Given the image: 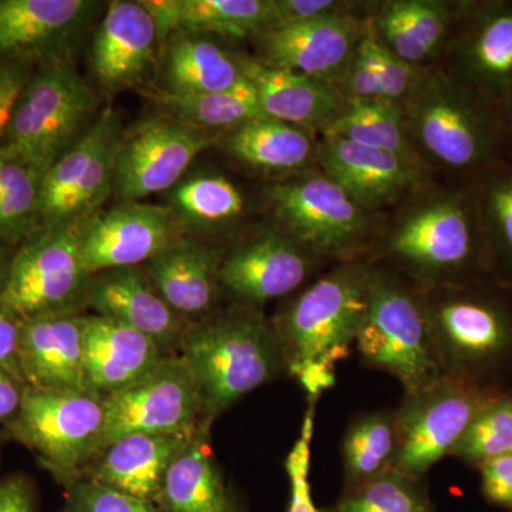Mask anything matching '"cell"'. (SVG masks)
<instances>
[{
  "label": "cell",
  "instance_id": "11a10c76",
  "mask_svg": "<svg viewBox=\"0 0 512 512\" xmlns=\"http://www.w3.org/2000/svg\"><path fill=\"white\" fill-rule=\"evenodd\" d=\"M427 512H431V511L429 510V511H427Z\"/></svg>",
  "mask_w": 512,
  "mask_h": 512
},
{
  "label": "cell",
  "instance_id": "681fc988",
  "mask_svg": "<svg viewBox=\"0 0 512 512\" xmlns=\"http://www.w3.org/2000/svg\"><path fill=\"white\" fill-rule=\"evenodd\" d=\"M35 485L23 474L0 481V512H36Z\"/></svg>",
  "mask_w": 512,
  "mask_h": 512
},
{
  "label": "cell",
  "instance_id": "836d02e7",
  "mask_svg": "<svg viewBox=\"0 0 512 512\" xmlns=\"http://www.w3.org/2000/svg\"><path fill=\"white\" fill-rule=\"evenodd\" d=\"M168 210L183 228L218 231L244 215L245 197L225 175H194L175 185Z\"/></svg>",
  "mask_w": 512,
  "mask_h": 512
},
{
  "label": "cell",
  "instance_id": "cb8c5ba5",
  "mask_svg": "<svg viewBox=\"0 0 512 512\" xmlns=\"http://www.w3.org/2000/svg\"><path fill=\"white\" fill-rule=\"evenodd\" d=\"M460 9L444 0H387L367 15L377 42L403 62L430 66L443 56Z\"/></svg>",
  "mask_w": 512,
  "mask_h": 512
},
{
  "label": "cell",
  "instance_id": "60d3db41",
  "mask_svg": "<svg viewBox=\"0 0 512 512\" xmlns=\"http://www.w3.org/2000/svg\"><path fill=\"white\" fill-rule=\"evenodd\" d=\"M120 131L101 147L94 157L89 170L86 171L67 211V224L84 221L99 208L101 202L114 190V173H116L117 148H119Z\"/></svg>",
  "mask_w": 512,
  "mask_h": 512
},
{
  "label": "cell",
  "instance_id": "277c9868",
  "mask_svg": "<svg viewBox=\"0 0 512 512\" xmlns=\"http://www.w3.org/2000/svg\"><path fill=\"white\" fill-rule=\"evenodd\" d=\"M180 356L197 382L205 419L211 421L274 379L285 363L275 326L251 311L229 312L191 325Z\"/></svg>",
  "mask_w": 512,
  "mask_h": 512
},
{
  "label": "cell",
  "instance_id": "4dcf8cb0",
  "mask_svg": "<svg viewBox=\"0 0 512 512\" xmlns=\"http://www.w3.org/2000/svg\"><path fill=\"white\" fill-rule=\"evenodd\" d=\"M163 63L164 92L198 96L231 89L244 79L238 56L200 35H175Z\"/></svg>",
  "mask_w": 512,
  "mask_h": 512
},
{
  "label": "cell",
  "instance_id": "bcb514c9",
  "mask_svg": "<svg viewBox=\"0 0 512 512\" xmlns=\"http://www.w3.org/2000/svg\"><path fill=\"white\" fill-rule=\"evenodd\" d=\"M356 5L359 3L340 0H274L272 28L355 13L353 10L359 8Z\"/></svg>",
  "mask_w": 512,
  "mask_h": 512
},
{
  "label": "cell",
  "instance_id": "e0dca14e",
  "mask_svg": "<svg viewBox=\"0 0 512 512\" xmlns=\"http://www.w3.org/2000/svg\"><path fill=\"white\" fill-rule=\"evenodd\" d=\"M315 252L284 228L239 242L220 262V284L245 302H266L296 291L311 274Z\"/></svg>",
  "mask_w": 512,
  "mask_h": 512
},
{
  "label": "cell",
  "instance_id": "9a60e30c",
  "mask_svg": "<svg viewBox=\"0 0 512 512\" xmlns=\"http://www.w3.org/2000/svg\"><path fill=\"white\" fill-rule=\"evenodd\" d=\"M180 222L168 208L147 202H121L87 218L80 229V254L90 275L146 265L181 237Z\"/></svg>",
  "mask_w": 512,
  "mask_h": 512
},
{
  "label": "cell",
  "instance_id": "3957f363",
  "mask_svg": "<svg viewBox=\"0 0 512 512\" xmlns=\"http://www.w3.org/2000/svg\"><path fill=\"white\" fill-rule=\"evenodd\" d=\"M370 269L343 264L288 306L275 326L289 372L311 396L333 383V365L356 342L369 303Z\"/></svg>",
  "mask_w": 512,
  "mask_h": 512
},
{
  "label": "cell",
  "instance_id": "ffe728a7",
  "mask_svg": "<svg viewBox=\"0 0 512 512\" xmlns=\"http://www.w3.org/2000/svg\"><path fill=\"white\" fill-rule=\"evenodd\" d=\"M83 318L56 313L22 319L19 363L28 386L90 392L84 375Z\"/></svg>",
  "mask_w": 512,
  "mask_h": 512
},
{
  "label": "cell",
  "instance_id": "7bdbcfd3",
  "mask_svg": "<svg viewBox=\"0 0 512 512\" xmlns=\"http://www.w3.org/2000/svg\"><path fill=\"white\" fill-rule=\"evenodd\" d=\"M360 50L375 70L377 79L382 84L386 100L400 106L412 92L423 67L412 66L394 56L386 47L377 42L375 36L370 32V28L360 42Z\"/></svg>",
  "mask_w": 512,
  "mask_h": 512
},
{
  "label": "cell",
  "instance_id": "8d00e7d4",
  "mask_svg": "<svg viewBox=\"0 0 512 512\" xmlns=\"http://www.w3.org/2000/svg\"><path fill=\"white\" fill-rule=\"evenodd\" d=\"M476 188L490 269L512 279V164L501 160Z\"/></svg>",
  "mask_w": 512,
  "mask_h": 512
},
{
  "label": "cell",
  "instance_id": "7dc6e473",
  "mask_svg": "<svg viewBox=\"0 0 512 512\" xmlns=\"http://www.w3.org/2000/svg\"><path fill=\"white\" fill-rule=\"evenodd\" d=\"M480 471L485 500L512 510V453L485 461Z\"/></svg>",
  "mask_w": 512,
  "mask_h": 512
},
{
  "label": "cell",
  "instance_id": "7402d4cb",
  "mask_svg": "<svg viewBox=\"0 0 512 512\" xmlns=\"http://www.w3.org/2000/svg\"><path fill=\"white\" fill-rule=\"evenodd\" d=\"M158 42L156 23L141 2H111L94 36V77L109 93L136 86Z\"/></svg>",
  "mask_w": 512,
  "mask_h": 512
},
{
  "label": "cell",
  "instance_id": "74e56055",
  "mask_svg": "<svg viewBox=\"0 0 512 512\" xmlns=\"http://www.w3.org/2000/svg\"><path fill=\"white\" fill-rule=\"evenodd\" d=\"M396 454V421L370 414L355 421L343 443L346 476L356 487L386 473Z\"/></svg>",
  "mask_w": 512,
  "mask_h": 512
},
{
  "label": "cell",
  "instance_id": "83f0119b",
  "mask_svg": "<svg viewBox=\"0 0 512 512\" xmlns=\"http://www.w3.org/2000/svg\"><path fill=\"white\" fill-rule=\"evenodd\" d=\"M222 146L237 160L259 173L298 175L318 160L311 131L264 117L222 134Z\"/></svg>",
  "mask_w": 512,
  "mask_h": 512
},
{
  "label": "cell",
  "instance_id": "603a6c76",
  "mask_svg": "<svg viewBox=\"0 0 512 512\" xmlns=\"http://www.w3.org/2000/svg\"><path fill=\"white\" fill-rule=\"evenodd\" d=\"M195 433L128 434L97 454L82 478L156 504L168 468Z\"/></svg>",
  "mask_w": 512,
  "mask_h": 512
},
{
  "label": "cell",
  "instance_id": "8fae6325",
  "mask_svg": "<svg viewBox=\"0 0 512 512\" xmlns=\"http://www.w3.org/2000/svg\"><path fill=\"white\" fill-rule=\"evenodd\" d=\"M423 308L441 365L451 375L476 380L512 348V315L498 299L453 285Z\"/></svg>",
  "mask_w": 512,
  "mask_h": 512
},
{
  "label": "cell",
  "instance_id": "f6af8a7d",
  "mask_svg": "<svg viewBox=\"0 0 512 512\" xmlns=\"http://www.w3.org/2000/svg\"><path fill=\"white\" fill-rule=\"evenodd\" d=\"M333 86L339 90L348 103H365V101L386 100L382 84L377 79L375 70L369 60L357 46L355 55L346 64Z\"/></svg>",
  "mask_w": 512,
  "mask_h": 512
},
{
  "label": "cell",
  "instance_id": "1f68e13d",
  "mask_svg": "<svg viewBox=\"0 0 512 512\" xmlns=\"http://www.w3.org/2000/svg\"><path fill=\"white\" fill-rule=\"evenodd\" d=\"M119 119L109 109L43 173L40 185L39 228L67 224L74 191L101 147L119 133Z\"/></svg>",
  "mask_w": 512,
  "mask_h": 512
},
{
  "label": "cell",
  "instance_id": "f1b7e54d",
  "mask_svg": "<svg viewBox=\"0 0 512 512\" xmlns=\"http://www.w3.org/2000/svg\"><path fill=\"white\" fill-rule=\"evenodd\" d=\"M92 6L86 0H0V59L46 52L73 32Z\"/></svg>",
  "mask_w": 512,
  "mask_h": 512
},
{
  "label": "cell",
  "instance_id": "8992f818",
  "mask_svg": "<svg viewBox=\"0 0 512 512\" xmlns=\"http://www.w3.org/2000/svg\"><path fill=\"white\" fill-rule=\"evenodd\" d=\"M94 97L72 64H47L20 92L0 151L45 173L82 133Z\"/></svg>",
  "mask_w": 512,
  "mask_h": 512
},
{
  "label": "cell",
  "instance_id": "d6986e66",
  "mask_svg": "<svg viewBox=\"0 0 512 512\" xmlns=\"http://www.w3.org/2000/svg\"><path fill=\"white\" fill-rule=\"evenodd\" d=\"M84 305L153 340L165 356L180 352L190 323L158 295L140 266L99 272L90 279Z\"/></svg>",
  "mask_w": 512,
  "mask_h": 512
},
{
  "label": "cell",
  "instance_id": "f546056e",
  "mask_svg": "<svg viewBox=\"0 0 512 512\" xmlns=\"http://www.w3.org/2000/svg\"><path fill=\"white\" fill-rule=\"evenodd\" d=\"M211 420L198 427L167 474L156 505L161 512H235L208 448Z\"/></svg>",
  "mask_w": 512,
  "mask_h": 512
},
{
  "label": "cell",
  "instance_id": "ba28073f",
  "mask_svg": "<svg viewBox=\"0 0 512 512\" xmlns=\"http://www.w3.org/2000/svg\"><path fill=\"white\" fill-rule=\"evenodd\" d=\"M84 221L39 228L19 245L0 293L3 308L20 320L79 313L93 276L84 268L80 254Z\"/></svg>",
  "mask_w": 512,
  "mask_h": 512
},
{
  "label": "cell",
  "instance_id": "e575fe53",
  "mask_svg": "<svg viewBox=\"0 0 512 512\" xmlns=\"http://www.w3.org/2000/svg\"><path fill=\"white\" fill-rule=\"evenodd\" d=\"M322 137L342 138L421 164L410 140L402 107L390 101L349 103L348 109L323 131Z\"/></svg>",
  "mask_w": 512,
  "mask_h": 512
},
{
  "label": "cell",
  "instance_id": "816d5d0a",
  "mask_svg": "<svg viewBox=\"0 0 512 512\" xmlns=\"http://www.w3.org/2000/svg\"><path fill=\"white\" fill-rule=\"evenodd\" d=\"M28 384L0 367V423L8 426L18 416Z\"/></svg>",
  "mask_w": 512,
  "mask_h": 512
},
{
  "label": "cell",
  "instance_id": "d6a6232c",
  "mask_svg": "<svg viewBox=\"0 0 512 512\" xmlns=\"http://www.w3.org/2000/svg\"><path fill=\"white\" fill-rule=\"evenodd\" d=\"M157 97L165 119L212 133H228L249 121L266 117L254 87L245 77L231 89L221 92L198 96L160 93Z\"/></svg>",
  "mask_w": 512,
  "mask_h": 512
},
{
  "label": "cell",
  "instance_id": "f5cc1de1",
  "mask_svg": "<svg viewBox=\"0 0 512 512\" xmlns=\"http://www.w3.org/2000/svg\"><path fill=\"white\" fill-rule=\"evenodd\" d=\"M500 113L503 120L505 146L512 147V93L500 107Z\"/></svg>",
  "mask_w": 512,
  "mask_h": 512
},
{
  "label": "cell",
  "instance_id": "c3c4849f",
  "mask_svg": "<svg viewBox=\"0 0 512 512\" xmlns=\"http://www.w3.org/2000/svg\"><path fill=\"white\" fill-rule=\"evenodd\" d=\"M28 73L15 63H0V144L20 92L29 80Z\"/></svg>",
  "mask_w": 512,
  "mask_h": 512
},
{
  "label": "cell",
  "instance_id": "2e32d148",
  "mask_svg": "<svg viewBox=\"0 0 512 512\" xmlns=\"http://www.w3.org/2000/svg\"><path fill=\"white\" fill-rule=\"evenodd\" d=\"M369 30V20L356 13L278 26L255 36L266 66L306 74L335 83Z\"/></svg>",
  "mask_w": 512,
  "mask_h": 512
},
{
  "label": "cell",
  "instance_id": "f35d334b",
  "mask_svg": "<svg viewBox=\"0 0 512 512\" xmlns=\"http://www.w3.org/2000/svg\"><path fill=\"white\" fill-rule=\"evenodd\" d=\"M512 453V397L494 396L471 421L451 456L481 464Z\"/></svg>",
  "mask_w": 512,
  "mask_h": 512
},
{
  "label": "cell",
  "instance_id": "44dd1931",
  "mask_svg": "<svg viewBox=\"0 0 512 512\" xmlns=\"http://www.w3.org/2000/svg\"><path fill=\"white\" fill-rule=\"evenodd\" d=\"M238 60L269 119L322 134L348 109V101L326 80L266 66L255 57Z\"/></svg>",
  "mask_w": 512,
  "mask_h": 512
},
{
  "label": "cell",
  "instance_id": "30bf717a",
  "mask_svg": "<svg viewBox=\"0 0 512 512\" xmlns=\"http://www.w3.org/2000/svg\"><path fill=\"white\" fill-rule=\"evenodd\" d=\"M396 421L393 467L419 480L437 461L451 456L476 414L494 394L476 380L448 375L423 392L409 396Z\"/></svg>",
  "mask_w": 512,
  "mask_h": 512
},
{
  "label": "cell",
  "instance_id": "7a4b0ae2",
  "mask_svg": "<svg viewBox=\"0 0 512 512\" xmlns=\"http://www.w3.org/2000/svg\"><path fill=\"white\" fill-rule=\"evenodd\" d=\"M386 239V251L430 282H458L490 269L476 187L414 191Z\"/></svg>",
  "mask_w": 512,
  "mask_h": 512
},
{
  "label": "cell",
  "instance_id": "5bb4252c",
  "mask_svg": "<svg viewBox=\"0 0 512 512\" xmlns=\"http://www.w3.org/2000/svg\"><path fill=\"white\" fill-rule=\"evenodd\" d=\"M222 134L158 117L141 123L117 148L114 190L121 202H136L174 188L192 161Z\"/></svg>",
  "mask_w": 512,
  "mask_h": 512
},
{
  "label": "cell",
  "instance_id": "f907efd6",
  "mask_svg": "<svg viewBox=\"0 0 512 512\" xmlns=\"http://www.w3.org/2000/svg\"><path fill=\"white\" fill-rule=\"evenodd\" d=\"M20 325L22 320L0 305V367L25 382L19 363Z\"/></svg>",
  "mask_w": 512,
  "mask_h": 512
},
{
  "label": "cell",
  "instance_id": "d590c367",
  "mask_svg": "<svg viewBox=\"0 0 512 512\" xmlns=\"http://www.w3.org/2000/svg\"><path fill=\"white\" fill-rule=\"evenodd\" d=\"M42 171L0 151V241L19 245L39 229Z\"/></svg>",
  "mask_w": 512,
  "mask_h": 512
},
{
  "label": "cell",
  "instance_id": "4316f807",
  "mask_svg": "<svg viewBox=\"0 0 512 512\" xmlns=\"http://www.w3.org/2000/svg\"><path fill=\"white\" fill-rule=\"evenodd\" d=\"M141 5L153 16L160 42L180 30L255 37L274 26V0H148Z\"/></svg>",
  "mask_w": 512,
  "mask_h": 512
},
{
  "label": "cell",
  "instance_id": "ab89813d",
  "mask_svg": "<svg viewBox=\"0 0 512 512\" xmlns=\"http://www.w3.org/2000/svg\"><path fill=\"white\" fill-rule=\"evenodd\" d=\"M426 500L414 480L396 471L355 487L336 512H427Z\"/></svg>",
  "mask_w": 512,
  "mask_h": 512
},
{
  "label": "cell",
  "instance_id": "5b68a950",
  "mask_svg": "<svg viewBox=\"0 0 512 512\" xmlns=\"http://www.w3.org/2000/svg\"><path fill=\"white\" fill-rule=\"evenodd\" d=\"M356 345L366 363L396 377L409 396L444 377L423 302L384 271L370 269L369 303Z\"/></svg>",
  "mask_w": 512,
  "mask_h": 512
},
{
  "label": "cell",
  "instance_id": "4fadbf2b",
  "mask_svg": "<svg viewBox=\"0 0 512 512\" xmlns=\"http://www.w3.org/2000/svg\"><path fill=\"white\" fill-rule=\"evenodd\" d=\"M444 72L500 109L512 93V2H460Z\"/></svg>",
  "mask_w": 512,
  "mask_h": 512
},
{
  "label": "cell",
  "instance_id": "484cf974",
  "mask_svg": "<svg viewBox=\"0 0 512 512\" xmlns=\"http://www.w3.org/2000/svg\"><path fill=\"white\" fill-rule=\"evenodd\" d=\"M220 259L198 239L178 237L144 265L148 281L185 320L214 308L220 288Z\"/></svg>",
  "mask_w": 512,
  "mask_h": 512
},
{
  "label": "cell",
  "instance_id": "d4e9b609",
  "mask_svg": "<svg viewBox=\"0 0 512 512\" xmlns=\"http://www.w3.org/2000/svg\"><path fill=\"white\" fill-rule=\"evenodd\" d=\"M83 353L87 389L101 397L137 382L167 357L143 333L99 315L83 318Z\"/></svg>",
  "mask_w": 512,
  "mask_h": 512
},
{
  "label": "cell",
  "instance_id": "52a82bcc",
  "mask_svg": "<svg viewBox=\"0 0 512 512\" xmlns=\"http://www.w3.org/2000/svg\"><path fill=\"white\" fill-rule=\"evenodd\" d=\"M103 424L104 397L28 386L18 416L5 429L66 485L79 480L96 456Z\"/></svg>",
  "mask_w": 512,
  "mask_h": 512
},
{
  "label": "cell",
  "instance_id": "6da1fadb",
  "mask_svg": "<svg viewBox=\"0 0 512 512\" xmlns=\"http://www.w3.org/2000/svg\"><path fill=\"white\" fill-rule=\"evenodd\" d=\"M400 107L421 164L480 178L500 163V109L441 67H423Z\"/></svg>",
  "mask_w": 512,
  "mask_h": 512
},
{
  "label": "cell",
  "instance_id": "db71d44e",
  "mask_svg": "<svg viewBox=\"0 0 512 512\" xmlns=\"http://www.w3.org/2000/svg\"><path fill=\"white\" fill-rule=\"evenodd\" d=\"M13 254H10L8 244L0 241V293L5 288L6 279H8L10 261Z\"/></svg>",
  "mask_w": 512,
  "mask_h": 512
},
{
  "label": "cell",
  "instance_id": "ac0fdd59",
  "mask_svg": "<svg viewBox=\"0 0 512 512\" xmlns=\"http://www.w3.org/2000/svg\"><path fill=\"white\" fill-rule=\"evenodd\" d=\"M319 170L369 211L409 197L421 188L423 165L407 158L342 140L322 137Z\"/></svg>",
  "mask_w": 512,
  "mask_h": 512
},
{
  "label": "cell",
  "instance_id": "b9f144b4",
  "mask_svg": "<svg viewBox=\"0 0 512 512\" xmlns=\"http://www.w3.org/2000/svg\"><path fill=\"white\" fill-rule=\"evenodd\" d=\"M63 487L66 490L63 512H161L156 504L84 478Z\"/></svg>",
  "mask_w": 512,
  "mask_h": 512
},
{
  "label": "cell",
  "instance_id": "7c38bea8",
  "mask_svg": "<svg viewBox=\"0 0 512 512\" xmlns=\"http://www.w3.org/2000/svg\"><path fill=\"white\" fill-rule=\"evenodd\" d=\"M205 420L200 390L187 363L180 355L167 356L137 382L104 397L96 456L128 434L195 433Z\"/></svg>",
  "mask_w": 512,
  "mask_h": 512
},
{
  "label": "cell",
  "instance_id": "ee69618b",
  "mask_svg": "<svg viewBox=\"0 0 512 512\" xmlns=\"http://www.w3.org/2000/svg\"><path fill=\"white\" fill-rule=\"evenodd\" d=\"M313 431L312 412L303 421L302 436L286 458V471L291 481V501L288 512H319L312 501L309 485V460H311V439Z\"/></svg>",
  "mask_w": 512,
  "mask_h": 512
},
{
  "label": "cell",
  "instance_id": "9c48e42d",
  "mask_svg": "<svg viewBox=\"0 0 512 512\" xmlns=\"http://www.w3.org/2000/svg\"><path fill=\"white\" fill-rule=\"evenodd\" d=\"M281 227L316 255L356 252L376 231L366 210L320 170L286 177L266 190Z\"/></svg>",
  "mask_w": 512,
  "mask_h": 512
}]
</instances>
